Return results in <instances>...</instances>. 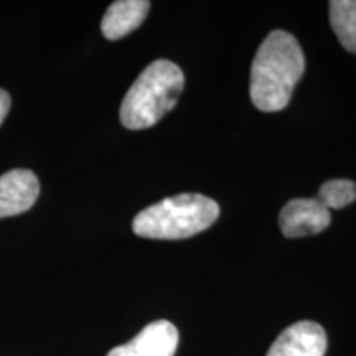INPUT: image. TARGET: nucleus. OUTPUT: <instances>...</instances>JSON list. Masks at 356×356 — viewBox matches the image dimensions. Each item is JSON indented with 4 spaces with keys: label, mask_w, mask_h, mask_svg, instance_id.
Masks as SVG:
<instances>
[{
    "label": "nucleus",
    "mask_w": 356,
    "mask_h": 356,
    "mask_svg": "<svg viewBox=\"0 0 356 356\" xmlns=\"http://www.w3.org/2000/svg\"><path fill=\"white\" fill-rule=\"evenodd\" d=\"M305 70V56L297 38L284 30L267 35L251 66L252 104L262 113L287 108L293 88Z\"/></svg>",
    "instance_id": "obj_1"
},
{
    "label": "nucleus",
    "mask_w": 356,
    "mask_h": 356,
    "mask_svg": "<svg viewBox=\"0 0 356 356\" xmlns=\"http://www.w3.org/2000/svg\"><path fill=\"white\" fill-rule=\"evenodd\" d=\"M185 76L178 65L155 60L129 88L121 104V122L131 131H142L157 124L175 108L184 91Z\"/></svg>",
    "instance_id": "obj_2"
},
{
    "label": "nucleus",
    "mask_w": 356,
    "mask_h": 356,
    "mask_svg": "<svg viewBox=\"0 0 356 356\" xmlns=\"http://www.w3.org/2000/svg\"><path fill=\"white\" fill-rule=\"evenodd\" d=\"M220 216L215 200L200 193L168 197L134 218L132 229L140 238L185 239L208 229Z\"/></svg>",
    "instance_id": "obj_3"
},
{
    "label": "nucleus",
    "mask_w": 356,
    "mask_h": 356,
    "mask_svg": "<svg viewBox=\"0 0 356 356\" xmlns=\"http://www.w3.org/2000/svg\"><path fill=\"white\" fill-rule=\"evenodd\" d=\"M330 210L317 198H296L282 208L279 225L286 238H304L318 234L330 225Z\"/></svg>",
    "instance_id": "obj_4"
},
{
    "label": "nucleus",
    "mask_w": 356,
    "mask_h": 356,
    "mask_svg": "<svg viewBox=\"0 0 356 356\" xmlns=\"http://www.w3.org/2000/svg\"><path fill=\"white\" fill-rule=\"evenodd\" d=\"M327 333L322 325L297 322L287 327L270 345L267 356H325Z\"/></svg>",
    "instance_id": "obj_5"
},
{
    "label": "nucleus",
    "mask_w": 356,
    "mask_h": 356,
    "mask_svg": "<svg viewBox=\"0 0 356 356\" xmlns=\"http://www.w3.org/2000/svg\"><path fill=\"white\" fill-rule=\"evenodd\" d=\"M178 330L168 320L149 323L126 345L115 346L108 356H175Z\"/></svg>",
    "instance_id": "obj_6"
},
{
    "label": "nucleus",
    "mask_w": 356,
    "mask_h": 356,
    "mask_svg": "<svg viewBox=\"0 0 356 356\" xmlns=\"http://www.w3.org/2000/svg\"><path fill=\"white\" fill-rule=\"evenodd\" d=\"M40 195V181L33 172L15 168L0 177V218L29 211Z\"/></svg>",
    "instance_id": "obj_7"
},
{
    "label": "nucleus",
    "mask_w": 356,
    "mask_h": 356,
    "mask_svg": "<svg viewBox=\"0 0 356 356\" xmlns=\"http://www.w3.org/2000/svg\"><path fill=\"white\" fill-rule=\"evenodd\" d=\"M150 10L147 0H118L111 3L101 22V30L108 40H119L139 29Z\"/></svg>",
    "instance_id": "obj_8"
},
{
    "label": "nucleus",
    "mask_w": 356,
    "mask_h": 356,
    "mask_svg": "<svg viewBox=\"0 0 356 356\" xmlns=\"http://www.w3.org/2000/svg\"><path fill=\"white\" fill-rule=\"evenodd\" d=\"M330 24L341 47L356 55V0L330 2Z\"/></svg>",
    "instance_id": "obj_9"
},
{
    "label": "nucleus",
    "mask_w": 356,
    "mask_h": 356,
    "mask_svg": "<svg viewBox=\"0 0 356 356\" xmlns=\"http://www.w3.org/2000/svg\"><path fill=\"white\" fill-rule=\"evenodd\" d=\"M317 200L327 210H341L356 200V184L351 180H328L320 186Z\"/></svg>",
    "instance_id": "obj_10"
},
{
    "label": "nucleus",
    "mask_w": 356,
    "mask_h": 356,
    "mask_svg": "<svg viewBox=\"0 0 356 356\" xmlns=\"http://www.w3.org/2000/svg\"><path fill=\"white\" fill-rule=\"evenodd\" d=\"M10 95H8L6 89H0V126H2L3 119H6L8 109H10Z\"/></svg>",
    "instance_id": "obj_11"
}]
</instances>
